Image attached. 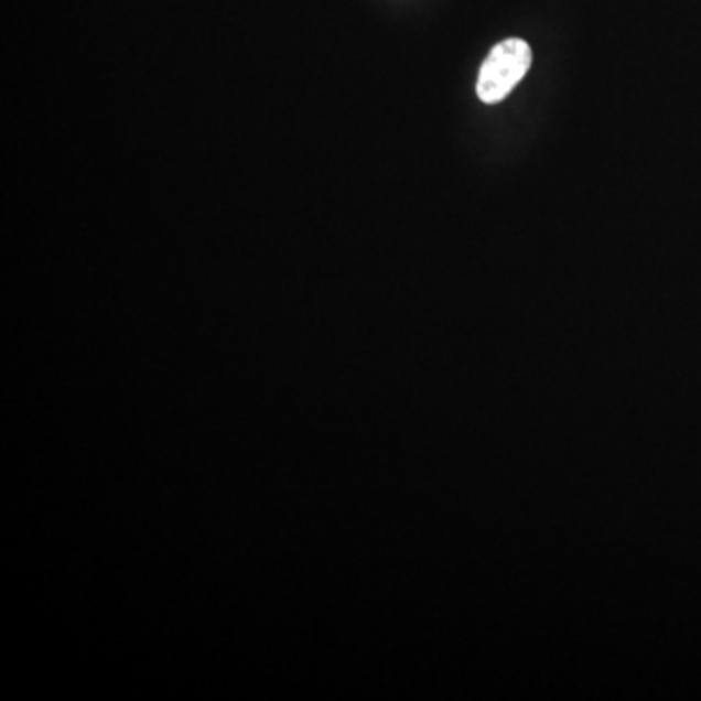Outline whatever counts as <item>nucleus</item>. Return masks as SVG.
I'll return each mask as SVG.
<instances>
[{
	"label": "nucleus",
	"instance_id": "1",
	"mask_svg": "<svg viewBox=\"0 0 701 701\" xmlns=\"http://www.w3.org/2000/svg\"><path fill=\"white\" fill-rule=\"evenodd\" d=\"M532 65V50L525 40L510 37L497 43L477 76V98L484 104L505 100Z\"/></svg>",
	"mask_w": 701,
	"mask_h": 701
}]
</instances>
